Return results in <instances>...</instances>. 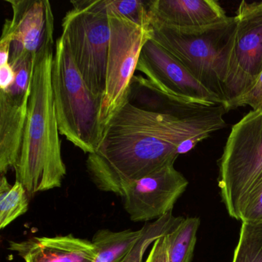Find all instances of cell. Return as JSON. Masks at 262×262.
<instances>
[{
  "instance_id": "1",
  "label": "cell",
  "mask_w": 262,
  "mask_h": 262,
  "mask_svg": "<svg viewBox=\"0 0 262 262\" xmlns=\"http://www.w3.org/2000/svg\"><path fill=\"white\" fill-rule=\"evenodd\" d=\"M223 104L189 118L141 110L126 99L110 119L87 172L96 188L120 196L122 188L168 165L226 126Z\"/></svg>"
},
{
  "instance_id": "2",
  "label": "cell",
  "mask_w": 262,
  "mask_h": 262,
  "mask_svg": "<svg viewBox=\"0 0 262 262\" xmlns=\"http://www.w3.org/2000/svg\"><path fill=\"white\" fill-rule=\"evenodd\" d=\"M53 58L52 48L33 60L25 131L14 168L16 182L30 197L60 188L67 176L52 87Z\"/></svg>"
},
{
  "instance_id": "3",
  "label": "cell",
  "mask_w": 262,
  "mask_h": 262,
  "mask_svg": "<svg viewBox=\"0 0 262 262\" xmlns=\"http://www.w3.org/2000/svg\"><path fill=\"white\" fill-rule=\"evenodd\" d=\"M151 39L174 56L225 105V79L237 29L235 16L198 29L151 24Z\"/></svg>"
},
{
  "instance_id": "4",
  "label": "cell",
  "mask_w": 262,
  "mask_h": 262,
  "mask_svg": "<svg viewBox=\"0 0 262 262\" xmlns=\"http://www.w3.org/2000/svg\"><path fill=\"white\" fill-rule=\"evenodd\" d=\"M52 87L60 135L85 154L96 152L103 135L102 97L85 83L62 36L56 41Z\"/></svg>"
},
{
  "instance_id": "5",
  "label": "cell",
  "mask_w": 262,
  "mask_h": 262,
  "mask_svg": "<svg viewBox=\"0 0 262 262\" xmlns=\"http://www.w3.org/2000/svg\"><path fill=\"white\" fill-rule=\"evenodd\" d=\"M262 182V110L235 125L219 160V186L228 214L241 221L250 194Z\"/></svg>"
},
{
  "instance_id": "6",
  "label": "cell",
  "mask_w": 262,
  "mask_h": 262,
  "mask_svg": "<svg viewBox=\"0 0 262 262\" xmlns=\"http://www.w3.org/2000/svg\"><path fill=\"white\" fill-rule=\"evenodd\" d=\"M73 8L62 19V34L75 63L90 90L103 96L106 89L110 26L105 12L85 8L71 1Z\"/></svg>"
},
{
  "instance_id": "7",
  "label": "cell",
  "mask_w": 262,
  "mask_h": 262,
  "mask_svg": "<svg viewBox=\"0 0 262 262\" xmlns=\"http://www.w3.org/2000/svg\"><path fill=\"white\" fill-rule=\"evenodd\" d=\"M110 26V52L106 89L102 96L100 124L107 123L126 96L128 85L136 75L142 47L151 38V30L142 28L113 11H105Z\"/></svg>"
},
{
  "instance_id": "8",
  "label": "cell",
  "mask_w": 262,
  "mask_h": 262,
  "mask_svg": "<svg viewBox=\"0 0 262 262\" xmlns=\"http://www.w3.org/2000/svg\"><path fill=\"white\" fill-rule=\"evenodd\" d=\"M235 17L237 29L225 83L227 111L252 88L262 72V2L243 1Z\"/></svg>"
},
{
  "instance_id": "9",
  "label": "cell",
  "mask_w": 262,
  "mask_h": 262,
  "mask_svg": "<svg viewBox=\"0 0 262 262\" xmlns=\"http://www.w3.org/2000/svg\"><path fill=\"white\" fill-rule=\"evenodd\" d=\"M188 185L174 165H168L125 185L120 197L133 222H150L172 211Z\"/></svg>"
},
{
  "instance_id": "10",
  "label": "cell",
  "mask_w": 262,
  "mask_h": 262,
  "mask_svg": "<svg viewBox=\"0 0 262 262\" xmlns=\"http://www.w3.org/2000/svg\"><path fill=\"white\" fill-rule=\"evenodd\" d=\"M136 71L171 96L207 105L222 104L174 56L151 38L142 47Z\"/></svg>"
},
{
  "instance_id": "11",
  "label": "cell",
  "mask_w": 262,
  "mask_h": 262,
  "mask_svg": "<svg viewBox=\"0 0 262 262\" xmlns=\"http://www.w3.org/2000/svg\"><path fill=\"white\" fill-rule=\"evenodd\" d=\"M13 16L6 19L2 36L11 39L10 59L36 56L53 48L54 16L47 0H7Z\"/></svg>"
},
{
  "instance_id": "12",
  "label": "cell",
  "mask_w": 262,
  "mask_h": 262,
  "mask_svg": "<svg viewBox=\"0 0 262 262\" xmlns=\"http://www.w3.org/2000/svg\"><path fill=\"white\" fill-rule=\"evenodd\" d=\"M8 249L25 262H93L98 254L92 241L72 234L10 242Z\"/></svg>"
},
{
  "instance_id": "13",
  "label": "cell",
  "mask_w": 262,
  "mask_h": 262,
  "mask_svg": "<svg viewBox=\"0 0 262 262\" xmlns=\"http://www.w3.org/2000/svg\"><path fill=\"white\" fill-rule=\"evenodd\" d=\"M150 24L198 29L222 22L228 16L214 0H150Z\"/></svg>"
},
{
  "instance_id": "14",
  "label": "cell",
  "mask_w": 262,
  "mask_h": 262,
  "mask_svg": "<svg viewBox=\"0 0 262 262\" xmlns=\"http://www.w3.org/2000/svg\"><path fill=\"white\" fill-rule=\"evenodd\" d=\"M30 90L24 96L0 91V172L5 176L17 163L27 122Z\"/></svg>"
},
{
  "instance_id": "15",
  "label": "cell",
  "mask_w": 262,
  "mask_h": 262,
  "mask_svg": "<svg viewBox=\"0 0 262 262\" xmlns=\"http://www.w3.org/2000/svg\"><path fill=\"white\" fill-rule=\"evenodd\" d=\"M125 99L141 110L180 118L191 117L214 106L190 102L168 94L141 75L133 76Z\"/></svg>"
},
{
  "instance_id": "16",
  "label": "cell",
  "mask_w": 262,
  "mask_h": 262,
  "mask_svg": "<svg viewBox=\"0 0 262 262\" xmlns=\"http://www.w3.org/2000/svg\"><path fill=\"white\" fill-rule=\"evenodd\" d=\"M147 228L148 224L136 231L101 229L96 231L92 242L97 248L98 254L93 262H122L143 237Z\"/></svg>"
},
{
  "instance_id": "17",
  "label": "cell",
  "mask_w": 262,
  "mask_h": 262,
  "mask_svg": "<svg viewBox=\"0 0 262 262\" xmlns=\"http://www.w3.org/2000/svg\"><path fill=\"white\" fill-rule=\"evenodd\" d=\"M81 7L98 11H113L142 28L151 30L148 1L141 0H83Z\"/></svg>"
},
{
  "instance_id": "18",
  "label": "cell",
  "mask_w": 262,
  "mask_h": 262,
  "mask_svg": "<svg viewBox=\"0 0 262 262\" xmlns=\"http://www.w3.org/2000/svg\"><path fill=\"white\" fill-rule=\"evenodd\" d=\"M30 195L22 183L10 185L6 176L0 180V228L4 229L27 212Z\"/></svg>"
},
{
  "instance_id": "19",
  "label": "cell",
  "mask_w": 262,
  "mask_h": 262,
  "mask_svg": "<svg viewBox=\"0 0 262 262\" xmlns=\"http://www.w3.org/2000/svg\"><path fill=\"white\" fill-rule=\"evenodd\" d=\"M199 225V217H187L177 228L168 234V261H191Z\"/></svg>"
},
{
  "instance_id": "20",
  "label": "cell",
  "mask_w": 262,
  "mask_h": 262,
  "mask_svg": "<svg viewBox=\"0 0 262 262\" xmlns=\"http://www.w3.org/2000/svg\"><path fill=\"white\" fill-rule=\"evenodd\" d=\"M232 262H262V222H242Z\"/></svg>"
},
{
  "instance_id": "21",
  "label": "cell",
  "mask_w": 262,
  "mask_h": 262,
  "mask_svg": "<svg viewBox=\"0 0 262 262\" xmlns=\"http://www.w3.org/2000/svg\"><path fill=\"white\" fill-rule=\"evenodd\" d=\"M245 105L251 106L253 111L262 110V72L252 88L234 102L231 110Z\"/></svg>"
},
{
  "instance_id": "22",
  "label": "cell",
  "mask_w": 262,
  "mask_h": 262,
  "mask_svg": "<svg viewBox=\"0 0 262 262\" xmlns=\"http://www.w3.org/2000/svg\"><path fill=\"white\" fill-rule=\"evenodd\" d=\"M168 234L155 241L148 253V257L144 262H169Z\"/></svg>"
},
{
  "instance_id": "23",
  "label": "cell",
  "mask_w": 262,
  "mask_h": 262,
  "mask_svg": "<svg viewBox=\"0 0 262 262\" xmlns=\"http://www.w3.org/2000/svg\"><path fill=\"white\" fill-rule=\"evenodd\" d=\"M16 75L10 64L0 67V89L1 91H7L13 85Z\"/></svg>"
}]
</instances>
